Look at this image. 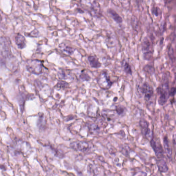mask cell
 <instances>
[{"instance_id": "6da1fadb", "label": "cell", "mask_w": 176, "mask_h": 176, "mask_svg": "<svg viewBox=\"0 0 176 176\" xmlns=\"http://www.w3.org/2000/svg\"><path fill=\"white\" fill-rule=\"evenodd\" d=\"M157 91L158 103L159 105L162 106L168 101L170 97L169 79L166 76H164L162 82L158 86Z\"/></svg>"}, {"instance_id": "7a4b0ae2", "label": "cell", "mask_w": 176, "mask_h": 176, "mask_svg": "<svg viewBox=\"0 0 176 176\" xmlns=\"http://www.w3.org/2000/svg\"><path fill=\"white\" fill-rule=\"evenodd\" d=\"M44 61L37 59H31L27 61L26 68L30 73L37 75L43 72V68H45Z\"/></svg>"}, {"instance_id": "3957f363", "label": "cell", "mask_w": 176, "mask_h": 176, "mask_svg": "<svg viewBox=\"0 0 176 176\" xmlns=\"http://www.w3.org/2000/svg\"><path fill=\"white\" fill-rule=\"evenodd\" d=\"M141 47L143 59L148 61L151 60L153 55V48L151 42L147 37H145L143 39Z\"/></svg>"}, {"instance_id": "277c9868", "label": "cell", "mask_w": 176, "mask_h": 176, "mask_svg": "<svg viewBox=\"0 0 176 176\" xmlns=\"http://www.w3.org/2000/svg\"><path fill=\"white\" fill-rule=\"evenodd\" d=\"M97 82L100 88L104 90L110 88L114 83L108 72L105 70L102 71L98 77Z\"/></svg>"}, {"instance_id": "5b68a950", "label": "cell", "mask_w": 176, "mask_h": 176, "mask_svg": "<svg viewBox=\"0 0 176 176\" xmlns=\"http://www.w3.org/2000/svg\"><path fill=\"white\" fill-rule=\"evenodd\" d=\"M140 91L144 96V99L147 102H149L151 100L154 96V90L152 86L148 83H144L141 86Z\"/></svg>"}, {"instance_id": "8992f818", "label": "cell", "mask_w": 176, "mask_h": 176, "mask_svg": "<svg viewBox=\"0 0 176 176\" xmlns=\"http://www.w3.org/2000/svg\"><path fill=\"white\" fill-rule=\"evenodd\" d=\"M150 143L157 157L158 158H163L164 156V149L160 142L155 140L153 135L151 139Z\"/></svg>"}, {"instance_id": "52a82bcc", "label": "cell", "mask_w": 176, "mask_h": 176, "mask_svg": "<svg viewBox=\"0 0 176 176\" xmlns=\"http://www.w3.org/2000/svg\"><path fill=\"white\" fill-rule=\"evenodd\" d=\"M70 146L75 151L82 152L88 151L91 148L88 143L83 141H77L72 143Z\"/></svg>"}, {"instance_id": "ba28073f", "label": "cell", "mask_w": 176, "mask_h": 176, "mask_svg": "<svg viewBox=\"0 0 176 176\" xmlns=\"http://www.w3.org/2000/svg\"><path fill=\"white\" fill-rule=\"evenodd\" d=\"M139 126L141 132L144 136L147 138H151V139L153 134H151V129L149 127V123L145 119H141L140 121Z\"/></svg>"}, {"instance_id": "9c48e42d", "label": "cell", "mask_w": 176, "mask_h": 176, "mask_svg": "<svg viewBox=\"0 0 176 176\" xmlns=\"http://www.w3.org/2000/svg\"><path fill=\"white\" fill-rule=\"evenodd\" d=\"M108 12L112 19L117 24H121L123 23V20L122 17L113 9L109 8L108 10Z\"/></svg>"}, {"instance_id": "30bf717a", "label": "cell", "mask_w": 176, "mask_h": 176, "mask_svg": "<svg viewBox=\"0 0 176 176\" xmlns=\"http://www.w3.org/2000/svg\"><path fill=\"white\" fill-rule=\"evenodd\" d=\"M91 12L93 16L97 17L101 16L100 5L96 1H93L91 4Z\"/></svg>"}, {"instance_id": "8fae6325", "label": "cell", "mask_w": 176, "mask_h": 176, "mask_svg": "<svg viewBox=\"0 0 176 176\" xmlns=\"http://www.w3.org/2000/svg\"><path fill=\"white\" fill-rule=\"evenodd\" d=\"M88 60L92 68H97L101 67L102 63L96 56H89L88 57Z\"/></svg>"}, {"instance_id": "7c38bea8", "label": "cell", "mask_w": 176, "mask_h": 176, "mask_svg": "<svg viewBox=\"0 0 176 176\" xmlns=\"http://www.w3.org/2000/svg\"><path fill=\"white\" fill-rule=\"evenodd\" d=\"M16 43L20 49H23L26 46V41L25 37L20 33L17 34L16 37Z\"/></svg>"}, {"instance_id": "4fadbf2b", "label": "cell", "mask_w": 176, "mask_h": 176, "mask_svg": "<svg viewBox=\"0 0 176 176\" xmlns=\"http://www.w3.org/2000/svg\"><path fill=\"white\" fill-rule=\"evenodd\" d=\"M157 160V165L159 171L161 172L166 173L168 171V167L163 158H158Z\"/></svg>"}, {"instance_id": "5bb4252c", "label": "cell", "mask_w": 176, "mask_h": 176, "mask_svg": "<svg viewBox=\"0 0 176 176\" xmlns=\"http://www.w3.org/2000/svg\"><path fill=\"white\" fill-rule=\"evenodd\" d=\"M163 145L164 151L169 158L172 157V152L168 137L165 136L163 138Z\"/></svg>"}, {"instance_id": "9a60e30c", "label": "cell", "mask_w": 176, "mask_h": 176, "mask_svg": "<svg viewBox=\"0 0 176 176\" xmlns=\"http://www.w3.org/2000/svg\"><path fill=\"white\" fill-rule=\"evenodd\" d=\"M59 47L63 51L69 55H71L73 54L74 52L76 50V49L74 48L70 47V46L66 45L65 44H63V43L59 45Z\"/></svg>"}, {"instance_id": "2e32d148", "label": "cell", "mask_w": 176, "mask_h": 176, "mask_svg": "<svg viewBox=\"0 0 176 176\" xmlns=\"http://www.w3.org/2000/svg\"><path fill=\"white\" fill-rule=\"evenodd\" d=\"M122 66L124 72L126 74L131 75L132 70L131 65L130 63L126 61L123 60L122 63Z\"/></svg>"}, {"instance_id": "e0dca14e", "label": "cell", "mask_w": 176, "mask_h": 176, "mask_svg": "<svg viewBox=\"0 0 176 176\" xmlns=\"http://www.w3.org/2000/svg\"><path fill=\"white\" fill-rule=\"evenodd\" d=\"M151 12L154 16L158 17L161 11L159 7L157 6L154 5L151 8Z\"/></svg>"}, {"instance_id": "ac0fdd59", "label": "cell", "mask_w": 176, "mask_h": 176, "mask_svg": "<svg viewBox=\"0 0 176 176\" xmlns=\"http://www.w3.org/2000/svg\"><path fill=\"white\" fill-rule=\"evenodd\" d=\"M144 71L150 74L154 73V68L153 66L150 65H147L145 66L144 68Z\"/></svg>"}, {"instance_id": "d6986e66", "label": "cell", "mask_w": 176, "mask_h": 176, "mask_svg": "<svg viewBox=\"0 0 176 176\" xmlns=\"http://www.w3.org/2000/svg\"><path fill=\"white\" fill-rule=\"evenodd\" d=\"M116 111L118 115H122L125 111V109L122 106H117L116 107Z\"/></svg>"}, {"instance_id": "ffe728a7", "label": "cell", "mask_w": 176, "mask_h": 176, "mask_svg": "<svg viewBox=\"0 0 176 176\" xmlns=\"http://www.w3.org/2000/svg\"><path fill=\"white\" fill-rule=\"evenodd\" d=\"M80 78L84 80H88L90 78V77L89 75L86 73L84 70L81 73L80 75Z\"/></svg>"}, {"instance_id": "44dd1931", "label": "cell", "mask_w": 176, "mask_h": 176, "mask_svg": "<svg viewBox=\"0 0 176 176\" xmlns=\"http://www.w3.org/2000/svg\"><path fill=\"white\" fill-rule=\"evenodd\" d=\"M176 92V88L175 87L172 88L170 89L169 96L174 97L175 96Z\"/></svg>"}]
</instances>
